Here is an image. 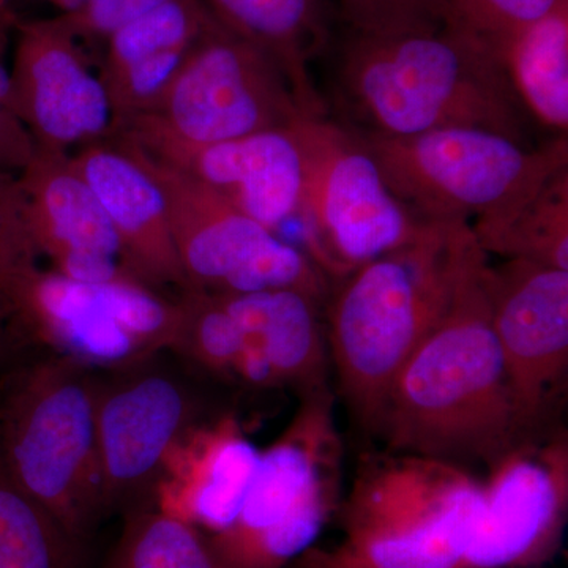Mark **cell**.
Wrapping results in <instances>:
<instances>
[{
    "label": "cell",
    "mask_w": 568,
    "mask_h": 568,
    "mask_svg": "<svg viewBox=\"0 0 568 568\" xmlns=\"http://www.w3.org/2000/svg\"><path fill=\"white\" fill-rule=\"evenodd\" d=\"M488 264L484 254L470 265L446 313L396 375L376 435L386 450L469 469L489 467L536 436L519 417L493 331Z\"/></svg>",
    "instance_id": "obj_1"
},
{
    "label": "cell",
    "mask_w": 568,
    "mask_h": 568,
    "mask_svg": "<svg viewBox=\"0 0 568 568\" xmlns=\"http://www.w3.org/2000/svg\"><path fill=\"white\" fill-rule=\"evenodd\" d=\"M469 223H426L409 244L355 268L325 302V338L339 395L377 435L399 369L484 256Z\"/></svg>",
    "instance_id": "obj_2"
},
{
    "label": "cell",
    "mask_w": 568,
    "mask_h": 568,
    "mask_svg": "<svg viewBox=\"0 0 568 568\" xmlns=\"http://www.w3.org/2000/svg\"><path fill=\"white\" fill-rule=\"evenodd\" d=\"M338 85L364 133L406 138L462 126L530 148L529 115L503 63L446 28L403 36L351 32L339 54Z\"/></svg>",
    "instance_id": "obj_3"
},
{
    "label": "cell",
    "mask_w": 568,
    "mask_h": 568,
    "mask_svg": "<svg viewBox=\"0 0 568 568\" xmlns=\"http://www.w3.org/2000/svg\"><path fill=\"white\" fill-rule=\"evenodd\" d=\"M484 504V481L440 459L369 452L338 506L342 537L287 568H457Z\"/></svg>",
    "instance_id": "obj_4"
},
{
    "label": "cell",
    "mask_w": 568,
    "mask_h": 568,
    "mask_svg": "<svg viewBox=\"0 0 568 568\" xmlns=\"http://www.w3.org/2000/svg\"><path fill=\"white\" fill-rule=\"evenodd\" d=\"M29 351L31 357L14 353L0 372V452L21 487L71 536L91 545L103 521L99 372L63 355Z\"/></svg>",
    "instance_id": "obj_5"
},
{
    "label": "cell",
    "mask_w": 568,
    "mask_h": 568,
    "mask_svg": "<svg viewBox=\"0 0 568 568\" xmlns=\"http://www.w3.org/2000/svg\"><path fill=\"white\" fill-rule=\"evenodd\" d=\"M342 437L331 386L301 396L265 450L241 511L207 537L223 568H287L316 545L342 503Z\"/></svg>",
    "instance_id": "obj_6"
},
{
    "label": "cell",
    "mask_w": 568,
    "mask_h": 568,
    "mask_svg": "<svg viewBox=\"0 0 568 568\" xmlns=\"http://www.w3.org/2000/svg\"><path fill=\"white\" fill-rule=\"evenodd\" d=\"M0 313L18 347L73 358L111 372L173 353L181 335V298L134 280L82 283L26 265L0 295Z\"/></svg>",
    "instance_id": "obj_7"
},
{
    "label": "cell",
    "mask_w": 568,
    "mask_h": 568,
    "mask_svg": "<svg viewBox=\"0 0 568 568\" xmlns=\"http://www.w3.org/2000/svg\"><path fill=\"white\" fill-rule=\"evenodd\" d=\"M357 133L392 193L428 223L476 222L568 164L567 134L528 148L504 134L462 126L406 138Z\"/></svg>",
    "instance_id": "obj_8"
},
{
    "label": "cell",
    "mask_w": 568,
    "mask_h": 568,
    "mask_svg": "<svg viewBox=\"0 0 568 568\" xmlns=\"http://www.w3.org/2000/svg\"><path fill=\"white\" fill-rule=\"evenodd\" d=\"M293 130L304 170L298 219L306 254L331 282L409 244L424 230L428 222L392 193L355 130L325 115H304Z\"/></svg>",
    "instance_id": "obj_9"
},
{
    "label": "cell",
    "mask_w": 568,
    "mask_h": 568,
    "mask_svg": "<svg viewBox=\"0 0 568 568\" xmlns=\"http://www.w3.org/2000/svg\"><path fill=\"white\" fill-rule=\"evenodd\" d=\"M119 141L132 149L162 189L186 291L245 294L295 290L325 305L332 282L308 254L204 183L156 162L130 142Z\"/></svg>",
    "instance_id": "obj_10"
},
{
    "label": "cell",
    "mask_w": 568,
    "mask_h": 568,
    "mask_svg": "<svg viewBox=\"0 0 568 568\" xmlns=\"http://www.w3.org/2000/svg\"><path fill=\"white\" fill-rule=\"evenodd\" d=\"M163 354L99 372L97 458L103 519L153 508L164 466L200 425V396Z\"/></svg>",
    "instance_id": "obj_11"
},
{
    "label": "cell",
    "mask_w": 568,
    "mask_h": 568,
    "mask_svg": "<svg viewBox=\"0 0 568 568\" xmlns=\"http://www.w3.org/2000/svg\"><path fill=\"white\" fill-rule=\"evenodd\" d=\"M149 119L179 140L209 144L287 129L306 112L280 63L213 22Z\"/></svg>",
    "instance_id": "obj_12"
},
{
    "label": "cell",
    "mask_w": 568,
    "mask_h": 568,
    "mask_svg": "<svg viewBox=\"0 0 568 568\" xmlns=\"http://www.w3.org/2000/svg\"><path fill=\"white\" fill-rule=\"evenodd\" d=\"M488 469L480 517L457 568H544L567 525L566 429L523 440Z\"/></svg>",
    "instance_id": "obj_13"
},
{
    "label": "cell",
    "mask_w": 568,
    "mask_h": 568,
    "mask_svg": "<svg viewBox=\"0 0 568 568\" xmlns=\"http://www.w3.org/2000/svg\"><path fill=\"white\" fill-rule=\"evenodd\" d=\"M485 282L519 417L530 435L547 432L567 383L568 271L504 260L488 264Z\"/></svg>",
    "instance_id": "obj_14"
},
{
    "label": "cell",
    "mask_w": 568,
    "mask_h": 568,
    "mask_svg": "<svg viewBox=\"0 0 568 568\" xmlns=\"http://www.w3.org/2000/svg\"><path fill=\"white\" fill-rule=\"evenodd\" d=\"M110 136L204 183L274 233L280 224L298 216L304 170L293 125L197 144L163 132L142 115H125L112 121Z\"/></svg>",
    "instance_id": "obj_15"
},
{
    "label": "cell",
    "mask_w": 568,
    "mask_h": 568,
    "mask_svg": "<svg viewBox=\"0 0 568 568\" xmlns=\"http://www.w3.org/2000/svg\"><path fill=\"white\" fill-rule=\"evenodd\" d=\"M13 108L40 152L71 155L110 136V99L91 58L55 18L17 21Z\"/></svg>",
    "instance_id": "obj_16"
},
{
    "label": "cell",
    "mask_w": 568,
    "mask_h": 568,
    "mask_svg": "<svg viewBox=\"0 0 568 568\" xmlns=\"http://www.w3.org/2000/svg\"><path fill=\"white\" fill-rule=\"evenodd\" d=\"M17 185L33 250L50 260L52 271L82 283L133 280L110 216L70 155L36 151Z\"/></svg>",
    "instance_id": "obj_17"
},
{
    "label": "cell",
    "mask_w": 568,
    "mask_h": 568,
    "mask_svg": "<svg viewBox=\"0 0 568 568\" xmlns=\"http://www.w3.org/2000/svg\"><path fill=\"white\" fill-rule=\"evenodd\" d=\"M70 160L110 216L130 278L160 293L186 291L162 189L132 149L108 136Z\"/></svg>",
    "instance_id": "obj_18"
},
{
    "label": "cell",
    "mask_w": 568,
    "mask_h": 568,
    "mask_svg": "<svg viewBox=\"0 0 568 568\" xmlns=\"http://www.w3.org/2000/svg\"><path fill=\"white\" fill-rule=\"evenodd\" d=\"M260 455L234 416L201 422L171 452L153 508L205 537L222 534L244 506Z\"/></svg>",
    "instance_id": "obj_19"
},
{
    "label": "cell",
    "mask_w": 568,
    "mask_h": 568,
    "mask_svg": "<svg viewBox=\"0 0 568 568\" xmlns=\"http://www.w3.org/2000/svg\"><path fill=\"white\" fill-rule=\"evenodd\" d=\"M213 22L201 0H170L112 33L99 77L114 119L151 111Z\"/></svg>",
    "instance_id": "obj_20"
},
{
    "label": "cell",
    "mask_w": 568,
    "mask_h": 568,
    "mask_svg": "<svg viewBox=\"0 0 568 568\" xmlns=\"http://www.w3.org/2000/svg\"><path fill=\"white\" fill-rule=\"evenodd\" d=\"M216 295L242 334L263 346L275 387H291L304 396L328 386L323 302L295 290Z\"/></svg>",
    "instance_id": "obj_21"
},
{
    "label": "cell",
    "mask_w": 568,
    "mask_h": 568,
    "mask_svg": "<svg viewBox=\"0 0 568 568\" xmlns=\"http://www.w3.org/2000/svg\"><path fill=\"white\" fill-rule=\"evenodd\" d=\"M205 9L234 36L267 52L293 85L302 110L325 115L310 63L328 40L324 0H201Z\"/></svg>",
    "instance_id": "obj_22"
},
{
    "label": "cell",
    "mask_w": 568,
    "mask_h": 568,
    "mask_svg": "<svg viewBox=\"0 0 568 568\" xmlns=\"http://www.w3.org/2000/svg\"><path fill=\"white\" fill-rule=\"evenodd\" d=\"M485 254L568 271V164L470 223Z\"/></svg>",
    "instance_id": "obj_23"
},
{
    "label": "cell",
    "mask_w": 568,
    "mask_h": 568,
    "mask_svg": "<svg viewBox=\"0 0 568 568\" xmlns=\"http://www.w3.org/2000/svg\"><path fill=\"white\" fill-rule=\"evenodd\" d=\"M500 63L529 118L567 134L568 0L515 37Z\"/></svg>",
    "instance_id": "obj_24"
},
{
    "label": "cell",
    "mask_w": 568,
    "mask_h": 568,
    "mask_svg": "<svg viewBox=\"0 0 568 568\" xmlns=\"http://www.w3.org/2000/svg\"><path fill=\"white\" fill-rule=\"evenodd\" d=\"M89 549L21 487L0 452V568H88Z\"/></svg>",
    "instance_id": "obj_25"
},
{
    "label": "cell",
    "mask_w": 568,
    "mask_h": 568,
    "mask_svg": "<svg viewBox=\"0 0 568 568\" xmlns=\"http://www.w3.org/2000/svg\"><path fill=\"white\" fill-rule=\"evenodd\" d=\"M121 536L104 568H223L201 530L156 508L122 515Z\"/></svg>",
    "instance_id": "obj_26"
},
{
    "label": "cell",
    "mask_w": 568,
    "mask_h": 568,
    "mask_svg": "<svg viewBox=\"0 0 568 568\" xmlns=\"http://www.w3.org/2000/svg\"><path fill=\"white\" fill-rule=\"evenodd\" d=\"M181 335L173 354L181 355L204 372L234 377L242 349V331L220 295L204 291H183Z\"/></svg>",
    "instance_id": "obj_27"
},
{
    "label": "cell",
    "mask_w": 568,
    "mask_h": 568,
    "mask_svg": "<svg viewBox=\"0 0 568 568\" xmlns=\"http://www.w3.org/2000/svg\"><path fill=\"white\" fill-rule=\"evenodd\" d=\"M446 29L480 44L500 62L508 44L560 0H444Z\"/></svg>",
    "instance_id": "obj_28"
},
{
    "label": "cell",
    "mask_w": 568,
    "mask_h": 568,
    "mask_svg": "<svg viewBox=\"0 0 568 568\" xmlns=\"http://www.w3.org/2000/svg\"><path fill=\"white\" fill-rule=\"evenodd\" d=\"M351 32L365 36L429 33L446 28L444 0H336Z\"/></svg>",
    "instance_id": "obj_29"
},
{
    "label": "cell",
    "mask_w": 568,
    "mask_h": 568,
    "mask_svg": "<svg viewBox=\"0 0 568 568\" xmlns=\"http://www.w3.org/2000/svg\"><path fill=\"white\" fill-rule=\"evenodd\" d=\"M17 21L11 9L0 10V171L14 175L31 163L37 151L36 142L14 112L10 69L6 62Z\"/></svg>",
    "instance_id": "obj_30"
},
{
    "label": "cell",
    "mask_w": 568,
    "mask_h": 568,
    "mask_svg": "<svg viewBox=\"0 0 568 568\" xmlns=\"http://www.w3.org/2000/svg\"><path fill=\"white\" fill-rule=\"evenodd\" d=\"M166 2L170 0H91L73 13L54 18L80 43H106L112 33Z\"/></svg>",
    "instance_id": "obj_31"
},
{
    "label": "cell",
    "mask_w": 568,
    "mask_h": 568,
    "mask_svg": "<svg viewBox=\"0 0 568 568\" xmlns=\"http://www.w3.org/2000/svg\"><path fill=\"white\" fill-rule=\"evenodd\" d=\"M37 257L22 220L17 175L0 171V295L13 275L37 263Z\"/></svg>",
    "instance_id": "obj_32"
},
{
    "label": "cell",
    "mask_w": 568,
    "mask_h": 568,
    "mask_svg": "<svg viewBox=\"0 0 568 568\" xmlns=\"http://www.w3.org/2000/svg\"><path fill=\"white\" fill-rule=\"evenodd\" d=\"M14 351H17V345H14L13 336H11L6 320L0 313V372H2L3 366L9 364Z\"/></svg>",
    "instance_id": "obj_33"
},
{
    "label": "cell",
    "mask_w": 568,
    "mask_h": 568,
    "mask_svg": "<svg viewBox=\"0 0 568 568\" xmlns=\"http://www.w3.org/2000/svg\"><path fill=\"white\" fill-rule=\"evenodd\" d=\"M52 7L59 10V14L73 13V11L82 9L88 6L91 0H47Z\"/></svg>",
    "instance_id": "obj_34"
},
{
    "label": "cell",
    "mask_w": 568,
    "mask_h": 568,
    "mask_svg": "<svg viewBox=\"0 0 568 568\" xmlns=\"http://www.w3.org/2000/svg\"><path fill=\"white\" fill-rule=\"evenodd\" d=\"M10 9V0H0V10Z\"/></svg>",
    "instance_id": "obj_35"
}]
</instances>
